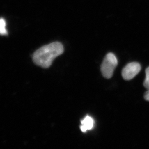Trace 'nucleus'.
<instances>
[{
	"mask_svg": "<svg viewBox=\"0 0 149 149\" xmlns=\"http://www.w3.org/2000/svg\"><path fill=\"white\" fill-rule=\"evenodd\" d=\"M63 52V46L61 43L52 42L37 50L33 55V61L39 66L48 68L52 65L54 60Z\"/></svg>",
	"mask_w": 149,
	"mask_h": 149,
	"instance_id": "obj_1",
	"label": "nucleus"
},
{
	"mask_svg": "<svg viewBox=\"0 0 149 149\" xmlns=\"http://www.w3.org/2000/svg\"><path fill=\"white\" fill-rule=\"evenodd\" d=\"M117 65L118 61L114 54H107L101 65V72L103 77L106 79L111 78Z\"/></svg>",
	"mask_w": 149,
	"mask_h": 149,
	"instance_id": "obj_2",
	"label": "nucleus"
},
{
	"mask_svg": "<svg viewBox=\"0 0 149 149\" xmlns=\"http://www.w3.org/2000/svg\"><path fill=\"white\" fill-rule=\"evenodd\" d=\"M141 70V66L138 62H133L127 64L122 72V77L125 80H130L135 77Z\"/></svg>",
	"mask_w": 149,
	"mask_h": 149,
	"instance_id": "obj_3",
	"label": "nucleus"
},
{
	"mask_svg": "<svg viewBox=\"0 0 149 149\" xmlns=\"http://www.w3.org/2000/svg\"><path fill=\"white\" fill-rule=\"evenodd\" d=\"M94 125V121L93 118L89 116H86L81 121L80 129L83 132H86L87 130H92Z\"/></svg>",
	"mask_w": 149,
	"mask_h": 149,
	"instance_id": "obj_4",
	"label": "nucleus"
},
{
	"mask_svg": "<svg viewBox=\"0 0 149 149\" xmlns=\"http://www.w3.org/2000/svg\"><path fill=\"white\" fill-rule=\"evenodd\" d=\"M6 21L4 18H1L0 20V33L1 35H7V31L6 28Z\"/></svg>",
	"mask_w": 149,
	"mask_h": 149,
	"instance_id": "obj_5",
	"label": "nucleus"
},
{
	"mask_svg": "<svg viewBox=\"0 0 149 149\" xmlns=\"http://www.w3.org/2000/svg\"><path fill=\"white\" fill-rule=\"evenodd\" d=\"M146 78L143 82V86L147 90H149V67L145 70Z\"/></svg>",
	"mask_w": 149,
	"mask_h": 149,
	"instance_id": "obj_6",
	"label": "nucleus"
},
{
	"mask_svg": "<svg viewBox=\"0 0 149 149\" xmlns=\"http://www.w3.org/2000/svg\"><path fill=\"white\" fill-rule=\"evenodd\" d=\"M144 97L146 100L149 101V90H148L147 91L145 92Z\"/></svg>",
	"mask_w": 149,
	"mask_h": 149,
	"instance_id": "obj_7",
	"label": "nucleus"
}]
</instances>
